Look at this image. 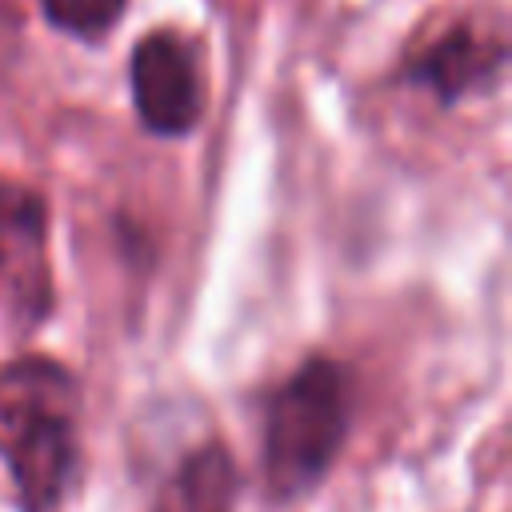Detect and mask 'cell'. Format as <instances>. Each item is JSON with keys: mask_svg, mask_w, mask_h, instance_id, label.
Here are the masks:
<instances>
[{"mask_svg": "<svg viewBox=\"0 0 512 512\" xmlns=\"http://www.w3.org/2000/svg\"><path fill=\"white\" fill-rule=\"evenodd\" d=\"M352 436V372L332 352H308L260 400V496L292 508L324 488Z\"/></svg>", "mask_w": 512, "mask_h": 512, "instance_id": "7a4b0ae2", "label": "cell"}, {"mask_svg": "<svg viewBox=\"0 0 512 512\" xmlns=\"http://www.w3.org/2000/svg\"><path fill=\"white\" fill-rule=\"evenodd\" d=\"M56 304L52 204L36 184L0 176V324L12 336H32Z\"/></svg>", "mask_w": 512, "mask_h": 512, "instance_id": "5b68a950", "label": "cell"}, {"mask_svg": "<svg viewBox=\"0 0 512 512\" xmlns=\"http://www.w3.org/2000/svg\"><path fill=\"white\" fill-rule=\"evenodd\" d=\"M36 8L56 36L80 48H104L120 32L132 0H36Z\"/></svg>", "mask_w": 512, "mask_h": 512, "instance_id": "52a82bcc", "label": "cell"}, {"mask_svg": "<svg viewBox=\"0 0 512 512\" xmlns=\"http://www.w3.org/2000/svg\"><path fill=\"white\" fill-rule=\"evenodd\" d=\"M240 488L244 476L228 440H204L188 448L160 480L152 512H236Z\"/></svg>", "mask_w": 512, "mask_h": 512, "instance_id": "8992f818", "label": "cell"}, {"mask_svg": "<svg viewBox=\"0 0 512 512\" xmlns=\"http://www.w3.org/2000/svg\"><path fill=\"white\" fill-rule=\"evenodd\" d=\"M0 464L16 512H64L84 476V384L52 352L0 360Z\"/></svg>", "mask_w": 512, "mask_h": 512, "instance_id": "6da1fadb", "label": "cell"}, {"mask_svg": "<svg viewBox=\"0 0 512 512\" xmlns=\"http://www.w3.org/2000/svg\"><path fill=\"white\" fill-rule=\"evenodd\" d=\"M128 100L136 124L152 140H188L208 116V52L204 40L180 24L144 28L124 60Z\"/></svg>", "mask_w": 512, "mask_h": 512, "instance_id": "277c9868", "label": "cell"}, {"mask_svg": "<svg viewBox=\"0 0 512 512\" xmlns=\"http://www.w3.org/2000/svg\"><path fill=\"white\" fill-rule=\"evenodd\" d=\"M512 40L504 16L456 12L412 32L388 72L396 88L428 96L440 112L488 100L504 88Z\"/></svg>", "mask_w": 512, "mask_h": 512, "instance_id": "3957f363", "label": "cell"}]
</instances>
